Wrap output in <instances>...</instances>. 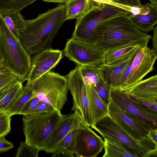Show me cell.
Returning a JSON list of instances; mask_svg holds the SVG:
<instances>
[{"mask_svg": "<svg viewBox=\"0 0 157 157\" xmlns=\"http://www.w3.org/2000/svg\"><path fill=\"white\" fill-rule=\"evenodd\" d=\"M150 3L157 5V0H149Z\"/></svg>", "mask_w": 157, "mask_h": 157, "instance_id": "43", "label": "cell"}, {"mask_svg": "<svg viewBox=\"0 0 157 157\" xmlns=\"http://www.w3.org/2000/svg\"><path fill=\"white\" fill-rule=\"evenodd\" d=\"M66 20L65 4H59L35 18L25 20L18 39L31 55L52 48L53 39Z\"/></svg>", "mask_w": 157, "mask_h": 157, "instance_id": "1", "label": "cell"}, {"mask_svg": "<svg viewBox=\"0 0 157 157\" xmlns=\"http://www.w3.org/2000/svg\"><path fill=\"white\" fill-rule=\"evenodd\" d=\"M109 115L132 138L150 151L157 152V144L149 135L150 131L136 123L123 111L110 97L108 105Z\"/></svg>", "mask_w": 157, "mask_h": 157, "instance_id": "10", "label": "cell"}, {"mask_svg": "<svg viewBox=\"0 0 157 157\" xmlns=\"http://www.w3.org/2000/svg\"><path fill=\"white\" fill-rule=\"evenodd\" d=\"M0 59L2 67L13 74L22 82L31 67V55L11 33L0 15Z\"/></svg>", "mask_w": 157, "mask_h": 157, "instance_id": "3", "label": "cell"}, {"mask_svg": "<svg viewBox=\"0 0 157 157\" xmlns=\"http://www.w3.org/2000/svg\"><path fill=\"white\" fill-rule=\"evenodd\" d=\"M84 124L75 112L65 115L54 130L48 140L44 150L47 153H53L59 148L63 139L70 132L78 128Z\"/></svg>", "mask_w": 157, "mask_h": 157, "instance_id": "15", "label": "cell"}, {"mask_svg": "<svg viewBox=\"0 0 157 157\" xmlns=\"http://www.w3.org/2000/svg\"><path fill=\"white\" fill-rule=\"evenodd\" d=\"M128 13L113 6L105 4L103 8H94L77 20L72 37L95 43L97 30L103 22L110 19Z\"/></svg>", "mask_w": 157, "mask_h": 157, "instance_id": "6", "label": "cell"}, {"mask_svg": "<svg viewBox=\"0 0 157 157\" xmlns=\"http://www.w3.org/2000/svg\"><path fill=\"white\" fill-rule=\"evenodd\" d=\"M105 152L102 157H136L121 143L104 138Z\"/></svg>", "mask_w": 157, "mask_h": 157, "instance_id": "25", "label": "cell"}, {"mask_svg": "<svg viewBox=\"0 0 157 157\" xmlns=\"http://www.w3.org/2000/svg\"><path fill=\"white\" fill-rule=\"evenodd\" d=\"M157 57V52L147 45L141 46L135 56L125 86L123 90H127L142 80L154 69Z\"/></svg>", "mask_w": 157, "mask_h": 157, "instance_id": "11", "label": "cell"}, {"mask_svg": "<svg viewBox=\"0 0 157 157\" xmlns=\"http://www.w3.org/2000/svg\"><path fill=\"white\" fill-rule=\"evenodd\" d=\"M0 67H2V63H1V61L0 60Z\"/></svg>", "mask_w": 157, "mask_h": 157, "instance_id": "44", "label": "cell"}, {"mask_svg": "<svg viewBox=\"0 0 157 157\" xmlns=\"http://www.w3.org/2000/svg\"><path fill=\"white\" fill-rule=\"evenodd\" d=\"M139 49L133 55L128 65L117 77L114 84L111 87L112 88L120 90L124 89L126 81L130 71L133 59Z\"/></svg>", "mask_w": 157, "mask_h": 157, "instance_id": "31", "label": "cell"}, {"mask_svg": "<svg viewBox=\"0 0 157 157\" xmlns=\"http://www.w3.org/2000/svg\"><path fill=\"white\" fill-rule=\"evenodd\" d=\"M68 59L82 66L97 67L105 63V52L94 43L71 37L63 51Z\"/></svg>", "mask_w": 157, "mask_h": 157, "instance_id": "8", "label": "cell"}, {"mask_svg": "<svg viewBox=\"0 0 157 157\" xmlns=\"http://www.w3.org/2000/svg\"><path fill=\"white\" fill-rule=\"evenodd\" d=\"M26 86L31 85L42 75L54 68L63 57V52L52 48L33 55Z\"/></svg>", "mask_w": 157, "mask_h": 157, "instance_id": "14", "label": "cell"}, {"mask_svg": "<svg viewBox=\"0 0 157 157\" xmlns=\"http://www.w3.org/2000/svg\"><path fill=\"white\" fill-rule=\"evenodd\" d=\"M22 83L17 79L0 89V112H5L19 94Z\"/></svg>", "mask_w": 157, "mask_h": 157, "instance_id": "20", "label": "cell"}, {"mask_svg": "<svg viewBox=\"0 0 157 157\" xmlns=\"http://www.w3.org/2000/svg\"><path fill=\"white\" fill-rule=\"evenodd\" d=\"M133 55L128 58L121 60L115 63L108 64L104 63L97 66L99 69L104 71L105 76L110 83L111 87L113 85L117 77L126 67Z\"/></svg>", "mask_w": 157, "mask_h": 157, "instance_id": "23", "label": "cell"}, {"mask_svg": "<svg viewBox=\"0 0 157 157\" xmlns=\"http://www.w3.org/2000/svg\"><path fill=\"white\" fill-rule=\"evenodd\" d=\"M40 151L22 141L17 149L16 157H38Z\"/></svg>", "mask_w": 157, "mask_h": 157, "instance_id": "32", "label": "cell"}, {"mask_svg": "<svg viewBox=\"0 0 157 157\" xmlns=\"http://www.w3.org/2000/svg\"><path fill=\"white\" fill-rule=\"evenodd\" d=\"M78 129L72 131L63 139L59 144V148L64 147L74 153L75 141Z\"/></svg>", "mask_w": 157, "mask_h": 157, "instance_id": "35", "label": "cell"}, {"mask_svg": "<svg viewBox=\"0 0 157 157\" xmlns=\"http://www.w3.org/2000/svg\"><path fill=\"white\" fill-rule=\"evenodd\" d=\"M137 29L145 33L153 30L157 23V5L147 3L143 5L139 12L127 16Z\"/></svg>", "mask_w": 157, "mask_h": 157, "instance_id": "16", "label": "cell"}, {"mask_svg": "<svg viewBox=\"0 0 157 157\" xmlns=\"http://www.w3.org/2000/svg\"><path fill=\"white\" fill-rule=\"evenodd\" d=\"M28 86L33 89L40 101L57 110L61 111L67 100L69 89L67 78L58 73L49 71Z\"/></svg>", "mask_w": 157, "mask_h": 157, "instance_id": "5", "label": "cell"}, {"mask_svg": "<svg viewBox=\"0 0 157 157\" xmlns=\"http://www.w3.org/2000/svg\"><path fill=\"white\" fill-rule=\"evenodd\" d=\"M66 76L73 99L71 111L76 112L85 125L91 127L93 124L89 109L86 87L81 75V66L77 64L75 68Z\"/></svg>", "mask_w": 157, "mask_h": 157, "instance_id": "9", "label": "cell"}, {"mask_svg": "<svg viewBox=\"0 0 157 157\" xmlns=\"http://www.w3.org/2000/svg\"><path fill=\"white\" fill-rule=\"evenodd\" d=\"M125 13L102 23L97 30L94 43L105 52L125 46L147 44L151 36L137 29Z\"/></svg>", "mask_w": 157, "mask_h": 157, "instance_id": "2", "label": "cell"}, {"mask_svg": "<svg viewBox=\"0 0 157 157\" xmlns=\"http://www.w3.org/2000/svg\"><path fill=\"white\" fill-rule=\"evenodd\" d=\"M12 143L4 137L0 138V153L7 151L13 147Z\"/></svg>", "mask_w": 157, "mask_h": 157, "instance_id": "39", "label": "cell"}, {"mask_svg": "<svg viewBox=\"0 0 157 157\" xmlns=\"http://www.w3.org/2000/svg\"><path fill=\"white\" fill-rule=\"evenodd\" d=\"M11 116L5 112H0V138L4 137L11 130Z\"/></svg>", "mask_w": 157, "mask_h": 157, "instance_id": "33", "label": "cell"}, {"mask_svg": "<svg viewBox=\"0 0 157 157\" xmlns=\"http://www.w3.org/2000/svg\"><path fill=\"white\" fill-rule=\"evenodd\" d=\"M104 147V141L84 124L78 128L74 152L76 157H96Z\"/></svg>", "mask_w": 157, "mask_h": 157, "instance_id": "13", "label": "cell"}, {"mask_svg": "<svg viewBox=\"0 0 157 157\" xmlns=\"http://www.w3.org/2000/svg\"><path fill=\"white\" fill-rule=\"evenodd\" d=\"M0 15L13 34L17 39L20 31L25 24L20 12L10 11L0 12Z\"/></svg>", "mask_w": 157, "mask_h": 157, "instance_id": "22", "label": "cell"}, {"mask_svg": "<svg viewBox=\"0 0 157 157\" xmlns=\"http://www.w3.org/2000/svg\"><path fill=\"white\" fill-rule=\"evenodd\" d=\"M109 0V1H113H113H115L116 0Z\"/></svg>", "mask_w": 157, "mask_h": 157, "instance_id": "45", "label": "cell"}, {"mask_svg": "<svg viewBox=\"0 0 157 157\" xmlns=\"http://www.w3.org/2000/svg\"><path fill=\"white\" fill-rule=\"evenodd\" d=\"M103 137L121 143L136 157L157 156V152L150 151L136 140L123 130L109 115L100 119L91 127Z\"/></svg>", "mask_w": 157, "mask_h": 157, "instance_id": "7", "label": "cell"}, {"mask_svg": "<svg viewBox=\"0 0 157 157\" xmlns=\"http://www.w3.org/2000/svg\"><path fill=\"white\" fill-rule=\"evenodd\" d=\"M112 2V6L127 12L128 15L138 13L143 6L140 0H116Z\"/></svg>", "mask_w": 157, "mask_h": 157, "instance_id": "30", "label": "cell"}, {"mask_svg": "<svg viewBox=\"0 0 157 157\" xmlns=\"http://www.w3.org/2000/svg\"><path fill=\"white\" fill-rule=\"evenodd\" d=\"M149 135L153 142L157 144V129L150 131Z\"/></svg>", "mask_w": 157, "mask_h": 157, "instance_id": "41", "label": "cell"}, {"mask_svg": "<svg viewBox=\"0 0 157 157\" xmlns=\"http://www.w3.org/2000/svg\"><path fill=\"white\" fill-rule=\"evenodd\" d=\"M17 79L14 74L5 68L0 67V89Z\"/></svg>", "mask_w": 157, "mask_h": 157, "instance_id": "34", "label": "cell"}, {"mask_svg": "<svg viewBox=\"0 0 157 157\" xmlns=\"http://www.w3.org/2000/svg\"><path fill=\"white\" fill-rule=\"evenodd\" d=\"M92 86L104 103L108 106L111 97V87L103 71L99 81Z\"/></svg>", "mask_w": 157, "mask_h": 157, "instance_id": "26", "label": "cell"}, {"mask_svg": "<svg viewBox=\"0 0 157 157\" xmlns=\"http://www.w3.org/2000/svg\"><path fill=\"white\" fill-rule=\"evenodd\" d=\"M48 2H58L60 3H66L70 0H43Z\"/></svg>", "mask_w": 157, "mask_h": 157, "instance_id": "42", "label": "cell"}, {"mask_svg": "<svg viewBox=\"0 0 157 157\" xmlns=\"http://www.w3.org/2000/svg\"><path fill=\"white\" fill-rule=\"evenodd\" d=\"M124 90L129 95L157 102V75H153L142 80Z\"/></svg>", "mask_w": 157, "mask_h": 157, "instance_id": "17", "label": "cell"}, {"mask_svg": "<svg viewBox=\"0 0 157 157\" xmlns=\"http://www.w3.org/2000/svg\"><path fill=\"white\" fill-rule=\"evenodd\" d=\"M153 31V35L152 37V41L153 45V49L157 52V26L154 27Z\"/></svg>", "mask_w": 157, "mask_h": 157, "instance_id": "40", "label": "cell"}, {"mask_svg": "<svg viewBox=\"0 0 157 157\" xmlns=\"http://www.w3.org/2000/svg\"><path fill=\"white\" fill-rule=\"evenodd\" d=\"M40 102L36 96L30 99L23 107L21 115H23L31 113L37 107Z\"/></svg>", "mask_w": 157, "mask_h": 157, "instance_id": "36", "label": "cell"}, {"mask_svg": "<svg viewBox=\"0 0 157 157\" xmlns=\"http://www.w3.org/2000/svg\"><path fill=\"white\" fill-rule=\"evenodd\" d=\"M128 94L132 101L143 111L148 115L157 119V102Z\"/></svg>", "mask_w": 157, "mask_h": 157, "instance_id": "29", "label": "cell"}, {"mask_svg": "<svg viewBox=\"0 0 157 157\" xmlns=\"http://www.w3.org/2000/svg\"><path fill=\"white\" fill-rule=\"evenodd\" d=\"M67 20L79 19L91 10L103 8L105 4L92 0H70L65 4Z\"/></svg>", "mask_w": 157, "mask_h": 157, "instance_id": "18", "label": "cell"}, {"mask_svg": "<svg viewBox=\"0 0 157 157\" xmlns=\"http://www.w3.org/2000/svg\"><path fill=\"white\" fill-rule=\"evenodd\" d=\"M65 116L55 109L48 112L23 115L25 142L40 151L44 150L50 136Z\"/></svg>", "mask_w": 157, "mask_h": 157, "instance_id": "4", "label": "cell"}, {"mask_svg": "<svg viewBox=\"0 0 157 157\" xmlns=\"http://www.w3.org/2000/svg\"><path fill=\"white\" fill-rule=\"evenodd\" d=\"M86 87L93 126L100 119L109 115L108 106L104 103L92 86H86Z\"/></svg>", "mask_w": 157, "mask_h": 157, "instance_id": "19", "label": "cell"}, {"mask_svg": "<svg viewBox=\"0 0 157 157\" xmlns=\"http://www.w3.org/2000/svg\"><path fill=\"white\" fill-rule=\"evenodd\" d=\"M111 97L124 113L136 123L150 131L157 129V119L145 113L134 104L124 90L111 87Z\"/></svg>", "mask_w": 157, "mask_h": 157, "instance_id": "12", "label": "cell"}, {"mask_svg": "<svg viewBox=\"0 0 157 157\" xmlns=\"http://www.w3.org/2000/svg\"><path fill=\"white\" fill-rule=\"evenodd\" d=\"M54 109L53 107L49 104L40 101L37 107L30 113L48 112Z\"/></svg>", "mask_w": 157, "mask_h": 157, "instance_id": "38", "label": "cell"}, {"mask_svg": "<svg viewBox=\"0 0 157 157\" xmlns=\"http://www.w3.org/2000/svg\"><path fill=\"white\" fill-rule=\"evenodd\" d=\"M37 0H0V12H20Z\"/></svg>", "mask_w": 157, "mask_h": 157, "instance_id": "28", "label": "cell"}, {"mask_svg": "<svg viewBox=\"0 0 157 157\" xmlns=\"http://www.w3.org/2000/svg\"><path fill=\"white\" fill-rule=\"evenodd\" d=\"M81 71L83 80L86 86H93L100 80L102 70L97 67L81 66Z\"/></svg>", "mask_w": 157, "mask_h": 157, "instance_id": "27", "label": "cell"}, {"mask_svg": "<svg viewBox=\"0 0 157 157\" xmlns=\"http://www.w3.org/2000/svg\"><path fill=\"white\" fill-rule=\"evenodd\" d=\"M141 46L138 44L131 45L106 52L105 63L111 64L128 58Z\"/></svg>", "mask_w": 157, "mask_h": 157, "instance_id": "24", "label": "cell"}, {"mask_svg": "<svg viewBox=\"0 0 157 157\" xmlns=\"http://www.w3.org/2000/svg\"><path fill=\"white\" fill-rule=\"evenodd\" d=\"M36 96L35 92L31 87L27 86L23 87L20 93L5 112L11 117L16 114L21 115L25 105Z\"/></svg>", "mask_w": 157, "mask_h": 157, "instance_id": "21", "label": "cell"}, {"mask_svg": "<svg viewBox=\"0 0 157 157\" xmlns=\"http://www.w3.org/2000/svg\"><path fill=\"white\" fill-rule=\"evenodd\" d=\"M52 154V157H74L75 155L74 152L67 148L62 147Z\"/></svg>", "mask_w": 157, "mask_h": 157, "instance_id": "37", "label": "cell"}]
</instances>
